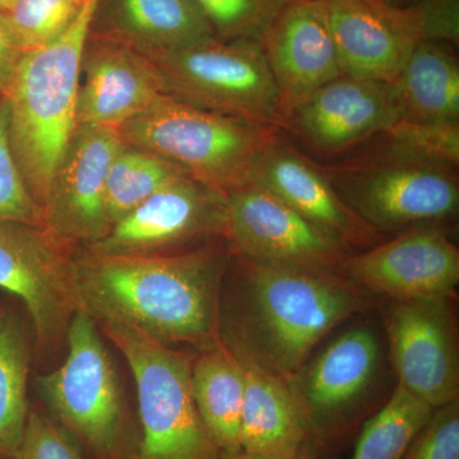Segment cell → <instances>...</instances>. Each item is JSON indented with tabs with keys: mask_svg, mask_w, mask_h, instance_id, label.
Segmentation results:
<instances>
[{
	"mask_svg": "<svg viewBox=\"0 0 459 459\" xmlns=\"http://www.w3.org/2000/svg\"><path fill=\"white\" fill-rule=\"evenodd\" d=\"M186 175L162 157L124 143L108 169L105 190L110 229L157 190Z\"/></svg>",
	"mask_w": 459,
	"mask_h": 459,
	"instance_id": "27",
	"label": "cell"
},
{
	"mask_svg": "<svg viewBox=\"0 0 459 459\" xmlns=\"http://www.w3.org/2000/svg\"><path fill=\"white\" fill-rule=\"evenodd\" d=\"M66 247L44 226L0 221V289L25 304L42 346L62 336L78 312Z\"/></svg>",
	"mask_w": 459,
	"mask_h": 459,
	"instance_id": "12",
	"label": "cell"
},
{
	"mask_svg": "<svg viewBox=\"0 0 459 459\" xmlns=\"http://www.w3.org/2000/svg\"><path fill=\"white\" fill-rule=\"evenodd\" d=\"M307 2L325 3V2H337V0H307Z\"/></svg>",
	"mask_w": 459,
	"mask_h": 459,
	"instance_id": "39",
	"label": "cell"
},
{
	"mask_svg": "<svg viewBox=\"0 0 459 459\" xmlns=\"http://www.w3.org/2000/svg\"><path fill=\"white\" fill-rule=\"evenodd\" d=\"M101 0H84L59 38L21 56L7 92L12 152L33 201L44 207L57 164L77 128L84 48Z\"/></svg>",
	"mask_w": 459,
	"mask_h": 459,
	"instance_id": "3",
	"label": "cell"
},
{
	"mask_svg": "<svg viewBox=\"0 0 459 459\" xmlns=\"http://www.w3.org/2000/svg\"><path fill=\"white\" fill-rule=\"evenodd\" d=\"M192 394L211 439L222 455L241 451L244 370L222 341L201 350L192 362Z\"/></svg>",
	"mask_w": 459,
	"mask_h": 459,
	"instance_id": "24",
	"label": "cell"
},
{
	"mask_svg": "<svg viewBox=\"0 0 459 459\" xmlns=\"http://www.w3.org/2000/svg\"><path fill=\"white\" fill-rule=\"evenodd\" d=\"M14 459H90L65 429L41 411L30 409Z\"/></svg>",
	"mask_w": 459,
	"mask_h": 459,
	"instance_id": "34",
	"label": "cell"
},
{
	"mask_svg": "<svg viewBox=\"0 0 459 459\" xmlns=\"http://www.w3.org/2000/svg\"><path fill=\"white\" fill-rule=\"evenodd\" d=\"M23 51L18 47L0 11V95L7 92Z\"/></svg>",
	"mask_w": 459,
	"mask_h": 459,
	"instance_id": "35",
	"label": "cell"
},
{
	"mask_svg": "<svg viewBox=\"0 0 459 459\" xmlns=\"http://www.w3.org/2000/svg\"><path fill=\"white\" fill-rule=\"evenodd\" d=\"M80 2H83V0H80Z\"/></svg>",
	"mask_w": 459,
	"mask_h": 459,
	"instance_id": "40",
	"label": "cell"
},
{
	"mask_svg": "<svg viewBox=\"0 0 459 459\" xmlns=\"http://www.w3.org/2000/svg\"><path fill=\"white\" fill-rule=\"evenodd\" d=\"M386 5L389 7L394 8H402L406 7V5L411 4V3L415 2V0H383Z\"/></svg>",
	"mask_w": 459,
	"mask_h": 459,
	"instance_id": "37",
	"label": "cell"
},
{
	"mask_svg": "<svg viewBox=\"0 0 459 459\" xmlns=\"http://www.w3.org/2000/svg\"><path fill=\"white\" fill-rule=\"evenodd\" d=\"M401 120L459 123V62L446 42H420L391 83Z\"/></svg>",
	"mask_w": 459,
	"mask_h": 459,
	"instance_id": "22",
	"label": "cell"
},
{
	"mask_svg": "<svg viewBox=\"0 0 459 459\" xmlns=\"http://www.w3.org/2000/svg\"><path fill=\"white\" fill-rule=\"evenodd\" d=\"M261 47L279 89L285 123L305 99L342 75L316 3L289 0L263 35Z\"/></svg>",
	"mask_w": 459,
	"mask_h": 459,
	"instance_id": "19",
	"label": "cell"
},
{
	"mask_svg": "<svg viewBox=\"0 0 459 459\" xmlns=\"http://www.w3.org/2000/svg\"><path fill=\"white\" fill-rule=\"evenodd\" d=\"M66 340L68 355L62 367L38 379L51 418L90 459L134 458L140 437L133 431L98 323L78 310Z\"/></svg>",
	"mask_w": 459,
	"mask_h": 459,
	"instance_id": "5",
	"label": "cell"
},
{
	"mask_svg": "<svg viewBox=\"0 0 459 459\" xmlns=\"http://www.w3.org/2000/svg\"><path fill=\"white\" fill-rule=\"evenodd\" d=\"M371 141L398 155L452 168L459 164V123L430 124L400 119Z\"/></svg>",
	"mask_w": 459,
	"mask_h": 459,
	"instance_id": "29",
	"label": "cell"
},
{
	"mask_svg": "<svg viewBox=\"0 0 459 459\" xmlns=\"http://www.w3.org/2000/svg\"><path fill=\"white\" fill-rule=\"evenodd\" d=\"M225 220V193L186 175L157 190L86 250L108 255H166L195 241L222 238Z\"/></svg>",
	"mask_w": 459,
	"mask_h": 459,
	"instance_id": "14",
	"label": "cell"
},
{
	"mask_svg": "<svg viewBox=\"0 0 459 459\" xmlns=\"http://www.w3.org/2000/svg\"><path fill=\"white\" fill-rule=\"evenodd\" d=\"M398 120L391 83L342 74L298 105L282 131L294 133L310 150L332 156L374 140Z\"/></svg>",
	"mask_w": 459,
	"mask_h": 459,
	"instance_id": "16",
	"label": "cell"
},
{
	"mask_svg": "<svg viewBox=\"0 0 459 459\" xmlns=\"http://www.w3.org/2000/svg\"><path fill=\"white\" fill-rule=\"evenodd\" d=\"M0 313H2V312H0Z\"/></svg>",
	"mask_w": 459,
	"mask_h": 459,
	"instance_id": "41",
	"label": "cell"
},
{
	"mask_svg": "<svg viewBox=\"0 0 459 459\" xmlns=\"http://www.w3.org/2000/svg\"><path fill=\"white\" fill-rule=\"evenodd\" d=\"M249 184L271 193L351 253L383 241L341 198L320 166L283 140L281 131L263 148Z\"/></svg>",
	"mask_w": 459,
	"mask_h": 459,
	"instance_id": "17",
	"label": "cell"
},
{
	"mask_svg": "<svg viewBox=\"0 0 459 459\" xmlns=\"http://www.w3.org/2000/svg\"><path fill=\"white\" fill-rule=\"evenodd\" d=\"M238 360L244 370L241 451L272 455L307 451V427L286 380Z\"/></svg>",
	"mask_w": 459,
	"mask_h": 459,
	"instance_id": "21",
	"label": "cell"
},
{
	"mask_svg": "<svg viewBox=\"0 0 459 459\" xmlns=\"http://www.w3.org/2000/svg\"><path fill=\"white\" fill-rule=\"evenodd\" d=\"M108 38L142 54L160 53L216 38L192 0H114Z\"/></svg>",
	"mask_w": 459,
	"mask_h": 459,
	"instance_id": "23",
	"label": "cell"
},
{
	"mask_svg": "<svg viewBox=\"0 0 459 459\" xmlns=\"http://www.w3.org/2000/svg\"><path fill=\"white\" fill-rule=\"evenodd\" d=\"M340 274L362 291L389 300L453 296L459 283V250L437 223H425L351 253Z\"/></svg>",
	"mask_w": 459,
	"mask_h": 459,
	"instance_id": "13",
	"label": "cell"
},
{
	"mask_svg": "<svg viewBox=\"0 0 459 459\" xmlns=\"http://www.w3.org/2000/svg\"><path fill=\"white\" fill-rule=\"evenodd\" d=\"M231 253L235 291L220 337L241 360L289 382L325 337L370 299L338 272L256 262Z\"/></svg>",
	"mask_w": 459,
	"mask_h": 459,
	"instance_id": "2",
	"label": "cell"
},
{
	"mask_svg": "<svg viewBox=\"0 0 459 459\" xmlns=\"http://www.w3.org/2000/svg\"><path fill=\"white\" fill-rule=\"evenodd\" d=\"M280 131L170 95L117 128L124 143L162 157L225 195L250 183L256 159Z\"/></svg>",
	"mask_w": 459,
	"mask_h": 459,
	"instance_id": "4",
	"label": "cell"
},
{
	"mask_svg": "<svg viewBox=\"0 0 459 459\" xmlns=\"http://www.w3.org/2000/svg\"><path fill=\"white\" fill-rule=\"evenodd\" d=\"M0 221L44 226L40 207L30 195L12 152L8 101L3 95H0Z\"/></svg>",
	"mask_w": 459,
	"mask_h": 459,
	"instance_id": "31",
	"label": "cell"
},
{
	"mask_svg": "<svg viewBox=\"0 0 459 459\" xmlns=\"http://www.w3.org/2000/svg\"><path fill=\"white\" fill-rule=\"evenodd\" d=\"M80 0H13L2 11L23 53L40 49L59 38L80 13Z\"/></svg>",
	"mask_w": 459,
	"mask_h": 459,
	"instance_id": "28",
	"label": "cell"
},
{
	"mask_svg": "<svg viewBox=\"0 0 459 459\" xmlns=\"http://www.w3.org/2000/svg\"><path fill=\"white\" fill-rule=\"evenodd\" d=\"M397 9L404 31L415 44L446 42L459 44V0H415Z\"/></svg>",
	"mask_w": 459,
	"mask_h": 459,
	"instance_id": "32",
	"label": "cell"
},
{
	"mask_svg": "<svg viewBox=\"0 0 459 459\" xmlns=\"http://www.w3.org/2000/svg\"><path fill=\"white\" fill-rule=\"evenodd\" d=\"M402 459H459V400L434 409Z\"/></svg>",
	"mask_w": 459,
	"mask_h": 459,
	"instance_id": "33",
	"label": "cell"
},
{
	"mask_svg": "<svg viewBox=\"0 0 459 459\" xmlns=\"http://www.w3.org/2000/svg\"><path fill=\"white\" fill-rule=\"evenodd\" d=\"M30 344L16 316L0 313V459L16 458L29 418Z\"/></svg>",
	"mask_w": 459,
	"mask_h": 459,
	"instance_id": "25",
	"label": "cell"
},
{
	"mask_svg": "<svg viewBox=\"0 0 459 459\" xmlns=\"http://www.w3.org/2000/svg\"><path fill=\"white\" fill-rule=\"evenodd\" d=\"M382 344L369 323L344 329L287 382L307 431V451L334 457L370 418Z\"/></svg>",
	"mask_w": 459,
	"mask_h": 459,
	"instance_id": "6",
	"label": "cell"
},
{
	"mask_svg": "<svg viewBox=\"0 0 459 459\" xmlns=\"http://www.w3.org/2000/svg\"><path fill=\"white\" fill-rule=\"evenodd\" d=\"M325 20L342 74L392 83L415 49L397 9L383 0L316 3Z\"/></svg>",
	"mask_w": 459,
	"mask_h": 459,
	"instance_id": "20",
	"label": "cell"
},
{
	"mask_svg": "<svg viewBox=\"0 0 459 459\" xmlns=\"http://www.w3.org/2000/svg\"><path fill=\"white\" fill-rule=\"evenodd\" d=\"M166 95L161 75L140 51L107 35L89 38L81 68L77 126L117 129Z\"/></svg>",
	"mask_w": 459,
	"mask_h": 459,
	"instance_id": "18",
	"label": "cell"
},
{
	"mask_svg": "<svg viewBox=\"0 0 459 459\" xmlns=\"http://www.w3.org/2000/svg\"><path fill=\"white\" fill-rule=\"evenodd\" d=\"M221 40L261 42L289 0H192Z\"/></svg>",
	"mask_w": 459,
	"mask_h": 459,
	"instance_id": "30",
	"label": "cell"
},
{
	"mask_svg": "<svg viewBox=\"0 0 459 459\" xmlns=\"http://www.w3.org/2000/svg\"><path fill=\"white\" fill-rule=\"evenodd\" d=\"M12 2H13V0H0V11L7 9L9 5L12 4Z\"/></svg>",
	"mask_w": 459,
	"mask_h": 459,
	"instance_id": "38",
	"label": "cell"
},
{
	"mask_svg": "<svg viewBox=\"0 0 459 459\" xmlns=\"http://www.w3.org/2000/svg\"><path fill=\"white\" fill-rule=\"evenodd\" d=\"M230 247L181 253L75 256L78 310L100 325L135 332L156 342L201 350L221 341L220 301Z\"/></svg>",
	"mask_w": 459,
	"mask_h": 459,
	"instance_id": "1",
	"label": "cell"
},
{
	"mask_svg": "<svg viewBox=\"0 0 459 459\" xmlns=\"http://www.w3.org/2000/svg\"><path fill=\"white\" fill-rule=\"evenodd\" d=\"M320 169L353 212L379 235L457 216V168L371 143L343 164Z\"/></svg>",
	"mask_w": 459,
	"mask_h": 459,
	"instance_id": "7",
	"label": "cell"
},
{
	"mask_svg": "<svg viewBox=\"0 0 459 459\" xmlns=\"http://www.w3.org/2000/svg\"><path fill=\"white\" fill-rule=\"evenodd\" d=\"M453 296L391 300L385 312L398 385L433 409L459 400V349Z\"/></svg>",
	"mask_w": 459,
	"mask_h": 459,
	"instance_id": "11",
	"label": "cell"
},
{
	"mask_svg": "<svg viewBox=\"0 0 459 459\" xmlns=\"http://www.w3.org/2000/svg\"><path fill=\"white\" fill-rule=\"evenodd\" d=\"M221 459H316L312 453L307 451L298 453L291 455H255V453H247L240 451L234 455H222Z\"/></svg>",
	"mask_w": 459,
	"mask_h": 459,
	"instance_id": "36",
	"label": "cell"
},
{
	"mask_svg": "<svg viewBox=\"0 0 459 459\" xmlns=\"http://www.w3.org/2000/svg\"><path fill=\"white\" fill-rule=\"evenodd\" d=\"M222 238L238 255L304 270L340 273L351 255L336 238L255 184L226 193Z\"/></svg>",
	"mask_w": 459,
	"mask_h": 459,
	"instance_id": "10",
	"label": "cell"
},
{
	"mask_svg": "<svg viewBox=\"0 0 459 459\" xmlns=\"http://www.w3.org/2000/svg\"><path fill=\"white\" fill-rule=\"evenodd\" d=\"M143 56L156 66L172 98L282 131V102L261 42L211 38Z\"/></svg>",
	"mask_w": 459,
	"mask_h": 459,
	"instance_id": "9",
	"label": "cell"
},
{
	"mask_svg": "<svg viewBox=\"0 0 459 459\" xmlns=\"http://www.w3.org/2000/svg\"><path fill=\"white\" fill-rule=\"evenodd\" d=\"M124 146L117 129L81 124L69 140L42 207L44 228L63 246H92L110 230L108 169Z\"/></svg>",
	"mask_w": 459,
	"mask_h": 459,
	"instance_id": "15",
	"label": "cell"
},
{
	"mask_svg": "<svg viewBox=\"0 0 459 459\" xmlns=\"http://www.w3.org/2000/svg\"><path fill=\"white\" fill-rule=\"evenodd\" d=\"M137 385L140 442L133 459H221L192 394V356L128 329L101 325Z\"/></svg>",
	"mask_w": 459,
	"mask_h": 459,
	"instance_id": "8",
	"label": "cell"
},
{
	"mask_svg": "<svg viewBox=\"0 0 459 459\" xmlns=\"http://www.w3.org/2000/svg\"><path fill=\"white\" fill-rule=\"evenodd\" d=\"M433 407L395 386L391 397L362 424L350 459H402Z\"/></svg>",
	"mask_w": 459,
	"mask_h": 459,
	"instance_id": "26",
	"label": "cell"
}]
</instances>
